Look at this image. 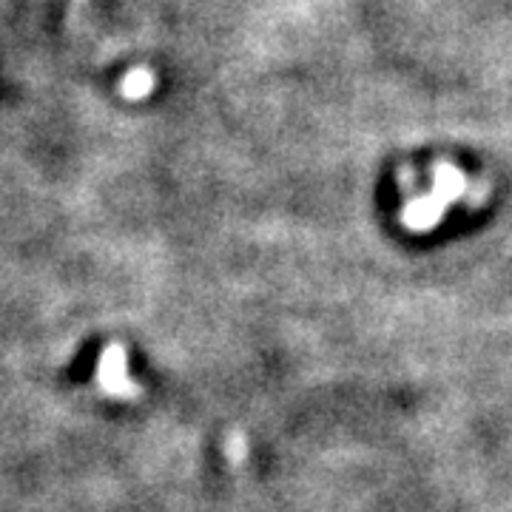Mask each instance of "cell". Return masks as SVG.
Instances as JSON below:
<instances>
[{
  "label": "cell",
  "mask_w": 512,
  "mask_h": 512,
  "mask_svg": "<svg viewBox=\"0 0 512 512\" xmlns=\"http://www.w3.org/2000/svg\"><path fill=\"white\" fill-rule=\"evenodd\" d=\"M120 92H123L126 100H146L148 94L154 92V74L148 72L146 66L131 69L120 83Z\"/></svg>",
  "instance_id": "obj_4"
},
{
  "label": "cell",
  "mask_w": 512,
  "mask_h": 512,
  "mask_svg": "<svg viewBox=\"0 0 512 512\" xmlns=\"http://www.w3.org/2000/svg\"><path fill=\"white\" fill-rule=\"evenodd\" d=\"M430 191L450 205V202L461 200L467 194V177H464V171L456 168V165L441 163L436 168V174H433V188Z\"/></svg>",
  "instance_id": "obj_3"
},
{
  "label": "cell",
  "mask_w": 512,
  "mask_h": 512,
  "mask_svg": "<svg viewBox=\"0 0 512 512\" xmlns=\"http://www.w3.org/2000/svg\"><path fill=\"white\" fill-rule=\"evenodd\" d=\"M97 384L114 399H134L140 387L128 376V356L120 345H109L97 362Z\"/></svg>",
  "instance_id": "obj_1"
},
{
  "label": "cell",
  "mask_w": 512,
  "mask_h": 512,
  "mask_svg": "<svg viewBox=\"0 0 512 512\" xmlns=\"http://www.w3.org/2000/svg\"><path fill=\"white\" fill-rule=\"evenodd\" d=\"M447 202L436 197L433 191H427V194H421L419 200L407 202L402 211V222L404 228H410V231H430V228H436L441 220H444V214H447Z\"/></svg>",
  "instance_id": "obj_2"
}]
</instances>
